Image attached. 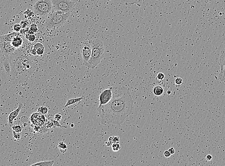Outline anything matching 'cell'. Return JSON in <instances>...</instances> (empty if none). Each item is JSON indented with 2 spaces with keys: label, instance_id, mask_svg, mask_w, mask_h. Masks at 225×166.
Returning <instances> with one entry per match:
<instances>
[{
  "label": "cell",
  "instance_id": "cb8c5ba5",
  "mask_svg": "<svg viewBox=\"0 0 225 166\" xmlns=\"http://www.w3.org/2000/svg\"><path fill=\"white\" fill-rule=\"evenodd\" d=\"M11 129L14 131L19 132V133H21L22 132V129H23L22 127H21L19 125H16L11 126Z\"/></svg>",
  "mask_w": 225,
  "mask_h": 166
},
{
  "label": "cell",
  "instance_id": "d6986e66",
  "mask_svg": "<svg viewBox=\"0 0 225 166\" xmlns=\"http://www.w3.org/2000/svg\"><path fill=\"white\" fill-rule=\"evenodd\" d=\"M164 92V90L162 87L160 86H157L153 89V93L156 96H160L162 95Z\"/></svg>",
  "mask_w": 225,
  "mask_h": 166
},
{
  "label": "cell",
  "instance_id": "ac0fdd59",
  "mask_svg": "<svg viewBox=\"0 0 225 166\" xmlns=\"http://www.w3.org/2000/svg\"><path fill=\"white\" fill-rule=\"evenodd\" d=\"M54 163V161H45L39 162L34 164H32L31 166H52Z\"/></svg>",
  "mask_w": 225,
  "mask_h": 166
},
{
  "label": "cell",
  "instance_id": "7bdbcfd3",
  "mask_svg": "<svg viewBox=\"0 0 225 166\" xmlns=\"http://www.w3.org/2000/svg\"><path fill=\"white\" fill-rule=\"evenodd\" d=\"M167 94L170 95V94H171V90H168L167 92Z\"/></svg>",
  "mask_w": 225,
  "mask_h": 166
},
{
  "label": "cell",
  "instance_id": "30bf717a",
  "mask_svg": "<svg viewBox=\"0 0 225 166\" xmlns=\"http://www.w3.org/2000/svg\"><path fill=\"white\" fill-rule=\"evenodd\" d=\"M112 87L107 89L103 91L100 93L99 96V102L100 104L99 106H103L108 103L112 98Z\"/></svg>",
  "mask_w": 225,
  "mask_h": 166
},
{
  "label": "cell",
  "instance_id": "4fadbf2b",
  "mask_svg": "<svg viewBox=\"0 0 225 166\" xmlns=\"http://www.w3.org/2000/svg\"><path fill=\"white\" fill-rule=\"evenodd\" d=\"M20 33L17 32H13L12 33L5 34L3 36H0V41L11 42L13 41L14 38L17 36H19Z\"/></svg>",
  "mask_w": 225,
  "mask_h": 166
},
{
  "label": "cell",
  "instance_id": "52a82bcc",
  "mask_svg": "<svg viewBox=\"0 0 225 166\" xmlns=\"http://www.w3.org/2000/svg\"><path fill=\"white\" fill-rule=\"evenodd\" d=\"M80 50L83 57V64L85 66L90 60L92 54V47L90 42L83 44L80 47Z\"/></svg>",
  "mask_w": 225,
  "mask_h": 166
},
{
  "label": "cell",
  "instance_id": "d590c367",
  "mask_svg": "<svg viewBox=\"0 0 225 166\" xmlns=\"http://www.w3.org/2000/svg\"><path fill=\"white\" fill-rule=\"evenodd\" d=\"M168 151L170 152V153L171 154V155H173L175 153V150L174 148H169Z\"/></svg>",
  "mask_w": 225,
  "mask_h": 166
},
{
  "label": "cell",
  "instance_id": "2e32d148",
  "mask_svg": "<svg viewBox=\"0 0 225 166\" xmlns=\"http://www.w3.org/2000/svg\"><path fill=\"white\" fill-rule=\"evenodd\" d=\"M34 48L36 49L37 55L38 56H42L43 55L45 52V47L44 45L41 43H37L34 45Z\"/></svg>",
  "mask_w": 225,
  "mask_h": 166
},
{
  "label": "cell",
  "instance_id": "e575fe53",
  "mask_svg": "<svg viewBox=\"0 0 225 166\" xmlns=\"http://www.w3.org/2000/svg\"><path fill=\"white\" fill-rule=\"evenodd\" d=\"M42 127L38 125H34V132H40V130L41 129Z\"/></svg>",
  "mask_w": 225,
  "mask_h": 166
},
{
  "label": "cell",
  "instance_id": "d6a6232c",
  "mask_svg": "<svg viewBox=\"0 0 225 166\" xmlns=\"http://www.w3.org/2000/svg\"><path fill=\"white\" fill-rule=\"evenodd\" d=\"M112 143H119V136L113 137Z\"/></svg>",
  "mask_w": 225,
  "mask_h": 166
},
{
  "label": "cell",
  "instance_id": "b9f144b4",
  "mask_svg": "<svg viewBox=\"0 0 225 166\" xmlns=\"http://www.w3.org/2000/svg\"><path fill=\"white\" fill-rule=\"evenodd\" d=\"M112 140H113V137H112V136H110V137L109 138V139H108V141L112 142Z\"/></svg>",
  "mask_w": 225,
  "mask_h": 166
},
{
  "label": "cell",
  "instance_id": "d4e9b609",
  "mask_svg": "<svg viewBox=\"0 0 225 166\" xmlns=\"http://www.w3.org/2000/svg\"><path fill=\"white\" fill-rule=\"evenodd\" d=\"M21 29H22V26H21V24H20L17 23V24H15L14 25V30H15V32H19L20 30H21Z\"/></svg>",
  "mask_w": 225,
  "mask_h": 166
},
{
  "label": "cell",
  "instance_id": "5bb4252c",
  "mask_svg": "<svg viewBox=\"0 0 225 166\" xmlns=\"http://www.w3.org/2000/svg\"><path fill=\"white\" fill-rule=\"evenodd\" d=\"M7 57H6L2 61V63L4 66V69L6 73L8 75H10L11 73V64L10 60L9 57L8 56H6Z\"/></svg>",
  "mask_w": 225,
  "mask_h": 166
},
{
  "label": "cell",
  "instance_id": "1f68e13d",
  "mask_svg": "<svg viewBox=\"0 0 225 166\" xmlns=\"http://www.w3.org/2000/svg\"><path fill=\"white\" fill-rule=\"evenodd\" d=\"M62 119V116L60 114H56L54 116V119L57 121H60Z\"/></svg>",
  "mask_w": 225,
  "mask_h": 166
},
{
  "label": "cell",
  "instance_id": "9c48e42d",
  "mask_svg": "<svg viewBox=\"0 0 225 166\" xmlns=\"http://www.w3.org/2000/svg\"><path fill=\"white\" fill-rule=\"evenodd\" d=\"M16 50L11 42L0 41V50L5 56L12 55Z\"/></svg>",
  "mask_w": 225,
  "mask_h": 166
},
{
  "label": "cell",
  "instance_id": "7402d4cb",
  "mask_svg": "<svg viewBox=\"0 0 225 166\" xmlns=\"http://www.w3.org/2000/svg\"><path fill=\"white\" fill-rule=\"evenodd\" d=\"M164 78H165V75L162 72H160L158 74L156 78V80L157 81L158 83H160L162 82Z\"/></svg>",
  "mask_w": 225,
  "mask_h": 166
},
{
  "label": "cell",
  "instance_id": "44dd1931",
  "mask_svg": "<svg viewBox=\"0 0 225 166\" xmlns=\"http://www.w3.org/2000/svg\"><path fill=\"white\" fill-rule=\"evenodd\" d=\"M37 112L41 113L42 115H47L48 112V108L47 107H40L38 109Z\"/></svg>",
  "mask_w": 225,
  "mask_h": 166
},
{
  "label": "cell",
  "instance_id": "60d3db41",
  "mask_svg": "<svg viewBox=\"0 0 225 166\" xmlns=\"http://www.w3.org/2000/svg\"><path fill=\"white\" fill-rule=\"evenodd\" d=\"M28 33L29 34H34V33L33 32V31H31V30H29L28 31Z\"/></svg>",
  "mask_w": 225,
  "mask_h": 166
},
{
  "label": "cell",
  "instance_id": "3957f363",
  "mask_svg": "<svg viewBox=\"0 0 225 166\" xmlns=\"http://www.w3.org/2000/svg\"><path fill=\"white\" fill-rule=\"evenodd\" d=\"M11 64V73L15 77L27 73L28 70L31 69V61L25 57H17L8 56Z\"/></svg>",
  "mask_w": 225,
  "mask_h": 166
},
{
  "label": "cell",
  "instance_id": "ba28073f",
  "mask_svg": "<svg viewBox=\"0 0 225 166\" xmlns=\"http://www.w3.org/2000/svg\"><path fill=\"white\" fill-rule=\"evenodd\" d=\"M30 122L34 125H38L43 127L47 122L46 117L44 115L38 112H33L30 116Z\"/></svg>",
  "mask_w": 225,
  "mask_h": 166
},
{
  "label": "cell",
  "instance_id": "f546056e",
  "mask_svg": "<svg viewBox=\"0 0 225 166\" xmlns=\"http://www.w3.org/2000/svg\"><path fill=\"white\" fill-rule=\"evenodd\" d=\"M45 125H46V128H47V129H51V128L54 126V124H53V123L51 120L46 122Z\"/></svg>",
  "mask_w": 225,
  "mask_h": 166
},
{
  "label": "cell",
  "instance_id": "5b68a950",
  "mask_svg": "<svg viewBox=\"0 0 225 166\" xmlns=\"http://www.w3.org/2000/svg\"><path fill=\"white\" fill-rule=\"evenodd\" d=\"M33 9L34 13L37 15L47 16L53 10L51 0H37L34 5Z\"/></svg>",
  "mask_w": 225,
  "mask_h": 166
},
{
  "label": "cell",
  "instance_id": "277c9868",
  "mask_svg": "<svg viewBox=\"0 0 225 166\" xmlns=\"http://www.w3.org/2000/svg\"><path fill=\"white\" fill-rule=\"evenodd\" d=\"M71 13H64L60 11H52L47 15L45 25L51 28H59L63 25L69 18Z\"/></svg>",
  "mask_w": 225,
  "mask_h": 166
},
{
  "label": "cell",
  "instance_id": "7a4b0ae2",
  "mask_svg": "<svg viewBox=\"0 0 225 166\" xmlns=\"http://www.w3.org/2000/svg\"><path fill=\"white\" fill-rule=\"evenodd\" d=\"M90 43L92 47V54L85 66L93 69L99 64L104 57L105 48L103 43L99 39H93Z\"/></svg>",
  "mask_w": 225,
  "mask_h": 166
},
{
  "label": "cell",
  "instance_id": "74e56055",
  "mask_svg": "<svg viewBox=\"0 0 225 166\" xmlns=\"http://www.w3.org/2000/svg\"><path fill=\"white\" fill-rule=\"evenodd\" d=\"M206 159H207V161H211L212 159V157L211 155H207L206 156Z\"/></svg>",
  "mask_w": 225,
  "mask_h": 166
},
{
  "label": "cell",
  "instance_id": "8d00e7d4",
  "mask_svg": "<svg viewBox=\"0 0 225 166\" xmlns=\"http://www.w3.org/2000/svg\"><path fill=\"white\" fill-rule=\"evenodd\" d=\"M126 2H127V4H132L136 2L138 0H126Z\"/></svg>",
  "mask_w": 225,
  "mask_h": 166
},
{
  "label": "cell",
  "instance_id": "83f0119b",
  "mask_svg": "<svg viewBox=\"0 0 225 166\" xmlns=\"http://www.w3.org/2000/svg\"><path fill=\"white\" fill-rule=\"evenodd\" d=\"M13 135H14V138L16 140H19L21 138V133L16 132L15 131H13Z\"/></svg>",
  "mask_w": 225,
  "mask_h": 166
},
{
  "label": "cell",
  "instance_id": "9a60e30c",
  "mask_svg": "<svg viewBox=\"0 0 225 166\" xmlns=\"http://www.w3.org/2000/svg\"><path fill=\"white\" fill-rule=\"evenodd\" d=\"M12 45L14 46V47H15L16 49L19 48L21 47V46L23 45V40L21 37L19 36H17L14 38L13 41L11 42Z\"/></svg>",
  "mask_w": 225,
  "mask_h": 166
},
{
  "label": "cell",
  "instance_id": "484cf974",
  "mask_svg": "<svg viewBox=\"0 0 225 166\" xmlns=\"http://www.w3.org/2000/svg\"><path fill=\"white\" fill-rule=\"evenodd\" d=\"M30 30L33 31L34 33H37L38 31V28L37 24H31L30 27Z\"/></svg>",
  "mask_w": 225,
  "mask_h": 166
},
{
  "label": "cell",
  "instance_id": "8fae6325",
  "mask_svg": "<svg viewBox=\"0 0 225 166\" xmlns=\"http://www.w3.org/2000/svg\"><path fill=\"white\" fill-rule=\"evenodd\" d=\"M220 71L218 79L221 82L225 81V48L221 52L220 57Z\"/></svg>",
  "mask_w": 225,
  "mask_h": 166
},
{
  "label": "cell",
  "instance_id": "e0dca14e",
  "mask_svg": "<svg viewBox=\"0 0 225 166\" xmlns=\"http://www.w3.org/2000/svg\"><path fill=\"white\" fill-rule=\"evenodd\" d=\"M83 99H84V97L82 96L80 97L74 98L69 99V100H67V103H66L64 107H66L68 106H71L72 104H75V103H77L80 102Z\"/></svg>",
  "mask_w": 225,
  "mask_h": 166
},
{
  "label": "cell",
  "instance_id": "4dcf8cb0",
  "mask_svg": "<svg viewBox=\"0 0 225 166\" xmlns=\"http://www.w3.org/2000/svg\"><path fill=\"white\" fill-rule=\"evenodd\" d=\"M36 39V36L34 35V34H29L28 38V40L30 42H34V40Z\"/></svg>",
  "mask_w": 225,
  "mask_h": 166
},
{
  "label": "cell",
  "instance_id": "ffe728a7",
  "mask_svg": "<svg viewBox=\"0 0 225 166\" xmlns=\"http://www.w3.org/2000/svg\"><path fill=\"white\" fill-rule=\"evenodd\" d=\"M57 146H58V148H59V149H60V152L62 153H65L67 151L68 147H67V145L65 143H64V142H60V143H59V144H58Z\"/></svg>",
  "mask_w": 225,
  "mask_h": 166
},
{
  "label": "cell",
  "instance_id": "6da1fadb",
  "mask_svg": "<svg viewBox=\"0 0 225 166\" xmlns=\"http://www.w3.org/2000/svg\"><path fill=\"white\" fill-rule=\"evenodd\" d=\"M112 98L107 104L99 106L97 111L103 123L121 125L132 113L133 100L128 89L115 86L112 89Z\"/></svg>",
  "mask_w": 225,
  "mask_h": 166
},
{
  "label": "cell",
  "instance_id": "836d02e7",
  "mask_svg": "<svg viewBox=\"0 0 225 166\" xmlns=\"http://www.w3.org/2000/svg\"><path fill=\"white\" fill-rule=\"evenodd\" d=\"M164 155L166 158H169L171 156V154L170 153V152L168 150H165L164 151Z\"/></svg>",
  "mask_w": 225,
  "mask_h": 166
},
{
  "label": "cell",
  "instance_id": "7c38bea8",
  "mask_svg": "<svg viewBox=\"0 0 225 166\" xmlns=\"http://www.w3.org/2000/svg\"><path fill=\"white\" fill-rule=\"evenodd\" d=\"M23 106V103H20L18 107L15 110H14V111L11 112L10 113L9 116L8 117V124L9 125H13L14 120L17 117V116H18L19 113L20 112Z\"/></svg>",
  "mask_w": 225,
  "mask_h": 166
},
{
  "label": "cell",
  "instance_id": "f35d334b",
  "mask_svg": "<svg viewBox=\"0 0 225 166\" xmlns=\"http://www.w3.org/2000/svg\"><path fill=\"white\" fill-rule=\"evenodd\" d=\"M31 54H32L34 56H36V55H37V51H36V49H34V48H33V49H32V51H31Z\"/></svg>",
  "mask_w": 225,
  "mask_h": 166
},
{
  "label": "cell",
  "instance_id": "f1b7e54d",
  "mask_svg": "<svg viewBox=\"0 0 225 166\" xmlns=\"http://www.w3.org/2000/svg\"><path fill=\"white\" fill-rule=\"evenodd\" d=\"M52 121L54 124V126L55 127H62V125L59 123V122L56 120L55 119H52Z\"/></svg>",
  "mask_w": 225,
  "mask_h": 166
},
{
  "label": "cell",
  "instance_id": "603a6c76",
  "mask_svg": "<svg viewBox=\"0 0 225 166\" xmlns=\"http://www.w3.org/2000/svg\"><path fill=\"white\" fill-rule=\"evenodd\" d=\"M112 151H115V152L118 151L121 149V146L119 143H112Z\"/></svg>",
  "mask_w": 225,
  "mask_h": 166
},
{
  "label": "cell",
  "instance_id": "8992f818",
  "mask_svg": "<svg viewBox=\"0 0 225 166\" xmlns=\"http://www.w3.org/2000/svg\"><path fill=\"white\" fill-rule=\"evenodd\" d=\"M53 9L63 13H72L75 5V2L71 0H51Z\"/></svg>",
  "mask_w": 225,
  "mask_h": 166
},
{
  "label": "cell",
  "instance_id": "4316f807",
  "mask_svg": "<svg viewBox=\"0 0 225 166\" xmlns=\"http://www.w3.org/2000/svg\"><path fill=\"white\" fill-rule=\"evenodd\" d=\"M183 79L181 78H176V79L175 80V83L177 87L180 86L181 84L183 83Z\"/></svg>",
  "mask_w": 225,
  "mask_h": 166
},
{
  "label": "cell",
  "instance_id": "ee69618b",
  "mask_svg": "<svg viewBox=\"0 0 225 166\" xmlns=\"http://www.w3.org/2000/svg\"><path fill=\"white\" fill-rule=\"evenodd\" d=\"M71 127H73V126H74V125H73V124H71Z\"/></svg>",
  "mask_w": 225,
  "mask_h": 166
},
{
  "label": "cell",
  "instance_id": "ab89813d",
  "mask_svg": "<svg viewBox=\"0 0 225 166\" xmlns=\"http://www.w3.org/2000/svg\"><path fill=\"white\" fill-rule=\"evenodd\" d=\"M112 142H111V141H108V142H106V146H107V147H110V146H111V145H112Z\"/></svg>",
  "mask_w": 225,
  "mask_h": 166
}]
</instances>
